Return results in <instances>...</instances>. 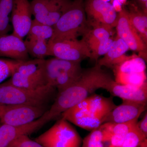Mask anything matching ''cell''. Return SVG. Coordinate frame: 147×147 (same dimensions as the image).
Returning <instances> with one entry per match:
<instances>
[{
    "instance_id": "277c9868",
    "label": "cell",
    "mask_w": 147,
    "mask_h": 147,
    "mask_svg": "<svg viewBox=\"0 0 147 147\" xmlns=\"http://www.w3.org/2000/svg\"><path fill=\"white\" fill-rule=\"evenodd\" d=\"M56 90L48 84L37 89H26L7 81L0 84V105H46L56 97Z\"/></svg>"
},
{
    "instance_id": "4316f807",
    "label": "cell",
    "mask_w": 147,
    "mask_h": 147,
    "mask_svg": "<svg viewBox=\"0 0 147 147\" xmlns=\"http://www.w3.org/2000/svg\"><path fill=\"white\" fill-rule=\"evenodd\" d=\"M53 34V27L33 20L28 36L29 37L48 41Z\"/></svg>"
},
{
    "instance_id": "484cf974",
    "label": "cell",
    "mask_w": 147,
    "mask_h": 147,
    "mask_svg": "<svg viewBox=\"0 0 147 147\" xmlns=\"http://www.w3.org/2000/svg\"><path fill=\"white\" fill-rule=\"evenodd\" d=\"M13 0H0V36L11 30L9 22Z\"/></svg>"
},
{
    "instance_id": "d4e9b609",
    "label": "cell",
    "mask_w": 147,
    "mask_h": 147,
    "mask_svg": "<svg viewBox=\"0 0 147 147\" xmlns=\"http://www.w3.org/2000/svg\"><path fill=\"white\" fill-rule=\"evenodd\" d=\"M115 81L117 84L125 86L139 87L146 83V72L140 73H115Z\"/></svg>"
},
{
    "instance_id": "3957f363",
    "label": "cell",
    "mask_w": 147,
    "mask_h": 147,
    "mask_svg": "<svg viewBox=\"0 0 147 147\" xmlns=\"http://www.w3.org/2000/svg\"><path fill=\"white\" fill-rule=\"evenodd\" d=\"M53 34L49 41L76 39L89 30L84 9V0H74L53 26Z\"/></svg>"
},
{
    "instance_id": "5bb4252c",
    "label": "cell",
    "mask_w": 147,
    "mask_h": 147,
    "mask_svg": "<svg viewBox=\"0 0 147 147\" xmlns=\"http://www.w3.org/2000/svg\"><path fill=\"white\" fill-rule=\"evenodd\" d=\"M29 55L22 38L13 33L0 36V57L24 61L28 60Z\"/></svg>"
},
{
    "instance_id": "f546056e",
    "label": "cell",
    "mask_w": 147,
    "mask_h": 147,
    "mask_svg": "<svg viewBox=\"0 0 147 147\" xmlns=\"http://www.w3.org/2000/svg\"><path fill=\"white\" fill-rule=\"evenodd\" d=\"M20 61L0 58V84L11 76Z\"/></svg>"
},
{
    "instance_id": "8d00e7d4",
    "label": "cell",
    "mask_w": 147,
    "mask_h": 147,
    "mask_svg": "<svg viewBox=\"0 0 147 147\" xmlns=\"http://www.w3.org/2000/svg\"><path fill=\"white\" fill-rule=\"evenodd\" d=\"M2 108V105H0V110H1V108Z\"/></svg>"
},
{
    "instance_id": "ba28073f",
    "label": "cell",
    "mask_w": 147,
    "mask_h": 147,
    "mask_svg": "<svg viewBox=\"0 0 147 147\" xmlns=\"http://www.w3.org/2000/svg\"><path fill=\"white\" fill-rule=\"evenodd\" d=\"M71 0H32L30 2L34 20L53 27L70 5Z\"/></svg>"
},
{
    "instance_id": "4dcf8cb0",
    "label": "cell",
    "mask_w": 147,
    "mask_h": 147,
    "mask_svg": "<svg viewBox=\"0 0 147 147\" xmlns=\"http://www.w3.org/2000/svg\"><path fill=\"white\" fill-rule=\"evenodd\" d=\"M113 40L114 39L110 37L92 48L90 50L91 53V59L97 61L100 56L105 55L110 49Z\"/></svg>"
},
{
    "instance_id": "1f68e13d",
    "label": "cell",
    "mask_w": 147,
    "mask_h": 147,
    "mask_svg": "<svg viewBox=\"0 0 147 147\" xmlns=\"http://www.w3.org/2000/svg\"><path fill=\"white\" fill-rule=\"evenodd\" d=\"M8 147H44L36 141L29 138L28 135H23L14 140Z\"/></svg>"
},
{
    "instance_id": "603a6c76",
    "label": "cell",
    "mask_w": 147,
    "mask_h": 147,
    "mask_svg": "<svg viewBox=\"0 0 147 147\" xmlns=\"http://www.w3.org/2000/svg\"><path fill=\"white\" fill-rule=\"evenodd\" d=\"M131 24L144 42L147 43V16L146 12L140 10H131L128 12Z\"/></svg>"
},
{
    "instance_id": "83f0119b",
    "label": "cell",
    "mask_w": 147,
    "mask_h": 147,
    "mask_svg": "<svg viewBox=\"0 0 147 147\" xmlns=\"http://www.w3.org/2000/svg\"><path fill=\"white\" fill-rule=\"evenodd\" d=\"M146 139H147V137L139 129L137 123L125 136L124 140L122 147L139 146Z\"/></svg>"
},
{
    "instance_id": "e575fe53",
    "label": "cell",
    "mask_w": 147,
    "mask_h": 147,
    "mask_svg": "<svg viewBox=\"0 0 147 147\" xmlns=\"http://www.w3.org/2000/svg\"><path fill=\"white\" fill-rule=\"evenodd\" d=\"M140 2L142 3L143 6H144V7L145 8V10L147 11V0H139Z\"/></svg>"
},
{
    "instance_id": "ac0fdd59",
    "label": "cell",
    "mask_w": 147,
    "mask_h": 147,
    "mask_svg": "<svg viewBox=\"0 0 147 147\" xmlns=\"http://www.w3.org/2000/svg\"><path fill=\"white\" fill-rule=\"evenodd\" d=\"M45 61L46 60L44 59L20 61L14 71L47 84L45 74Z\"/></svg>"
},
{
    "instance_id": "52a82bcc",
    "label": "cell",
    "mask_w": 147,
    "mask_h": 147,
    "mask_svg": "<svg viewBox=\"0 0 147 147\" xmlns=\"http://www.w3.org/2000/svg\"><path fill=\"white\" fill-rule=\"evenodd\" d=\"M47 109V105H4L0 121L9 125H24L42 117Z\"/></svg>"
},
{
    "instance_id": "8fae6325",
    "label": "cell",
    "mask_w": 147,
    "mask_h": 147,
    "mask_svg": "<svg viewBox=\"0 0 147 147\" xmlns=\"http://www.w3.org/2000/svg\"><path fill=\"white\" fill-rule=\"evenodd\" d=\"M49 122L45 113L39 119L24 125L13 126L1 124L0 125V147H8L18 137L32 134Z\"/></svg>"
},
{
    "instance_id": "cb8c5ba5",
    "label": "cell",
    "mask_w": 147,
    "mask_h": 147,
    "mask_svg": "<svg viewBox=\"0 0 147 147\" xmlns=\"http://www.w3.org/2000/svg\"><path fill=\"white\" fill-rule=\"evenodd\" d=\"M8 82L15 86L28 90H36L47 85L45 82L28 77L14 71Z\"/></svg>"
},
{
    "instance_id": "7a4b0ae2",
    "label": "cell",
    "mask_w": 147,
    "mask_h": 147,
    "mask_svg": "<svg viewBox=\"0 0 147 147\" xmlns=\"http://www.w3.org/2000/svg\"><path fill=\"white\" fill-rule=\"evenodd\" d=\"M116 106L110 98L96 95L64 112L62 118L79 127L92 130L104 123L105 118Z\"/></svg>"
},
{
    "instance_id": "6da1fadb",
    "label": "cell",
    "mask_w": 147,
    "mask_h": 147,
    "mask_svg": "<svg viewBox=\"0 0 147 147\" xmlns=\"http://www.w3.org/2000/svg\"><path fill=\"white\" fill-rule=\"evenodd\" d=\"M101 67L96 63L93 67L83 69L74 84L58 93L54 103L45 113L49 121L86 99L96 90L102 88L108 90L115 80Z\"/></svg>"
},
{
    "instance_id": "d6986e66",
    "label": "cell",
    "mask_w": 147,
    "mask_h": 147,
    "mask_svg": "<svg viewBox=\"0 0 147 147\" xmlns=\"http://www.w3.org/2000/svg\"><path fill=\"white\" fill-rule=\"evenodd\" d=\"M138 119L122 123H105L100 126L102 129V142H108V139L112 135L125 136L129 131L137 124Z\"/></svg>"
},
{
    "instance_id": "d6a6232c",
    "label": "cell",
    "mask_w": 147,
    "mask_h": 147,
    "mask_svg": "<svg viewBox=\"0 0 147 147\" xmlns=\"http://www.w3.org/2000/svg\"><path fill=\"white\" fill-rule=\"evenodd\" d=\"M125 136L121 135H112L108 139L109 147H122L124 140Z\"/></svg>"
},
{
    "instance_id": "d590c367",
    "label": "cell",
    "mask_w": 147,
    "mask_h": 147,
    "mask_svg": "<svg viewBox=\"0 0 147 147\" xmlns=\"http://www.w3.org/2000/svg\"><path fill=\"white\" fill-rule=\"evenodd\" d=\"M139 147H147V140L146 139V140L143 142V143L140 145L139 146Z\"/></svg>"
},
{
    "instance_id": "2e32d148",
    "label": "cell",
    "mask_w": 147,
    "mask_h": 147,
    "mask_svg": "<svg viewBox=\"0 0 147 147\" xmlns=\"http://www.w3.org/2000/svg\"><path fill=\"white\" fill-rule=\"evenodd\" d=\"M129 48L123 40L117 36L114 39L112 45L104 57L97 61V63L102 67L114 69L124 61L130 59L131 56L125 55Z\"/></svg>"
},
{
    "instance_id": "e0dca14e",
    "label": "cell",
    "mask_w": 147,
    "mask_h": 147,
    "mask_svg": "<svg viewBox=\"0 0 147 147\" xmlns=\"http://www.w3.org/2000/svg\"><path fill=\"white\" fill-rule=\"evenodd\" d=\"M108 91L113 96L120 98L123 100L147 103V82L141 87H136L120 85L114 81Z\"/></svg>"
},
{
    "instance_id": "44dd1931",
    "label": "cell",
    "mask_w": 147,
    "mask_h": 147,
    "mask_svg": "<svg viewBox=\"0 0 147 147\" xmlns=\"http://www.w3.org/2000/svg\"><path fill=\"white\" fill-rule=\"evenodd\" d=\"M28 53L36 59H44L50 56L48 41L28 37L24 41Z\"/></svg>"
},
{
    "instance_id": "30bf717a",
    "label": "cell",
    "mask_w": 147,
    "mask_h": 147,
    "mask_svg": "<svg viewBox=\"0 0 147 147\" xmlns=\"http://www.w3.org/2000/svg\"><path fill=\"white\" fill-rule=\"evenodd\" d=\"M116 27L117 36L126 43L129 49L139 52L141 57L146 59L147 45L131 24L128 11L123 9L119 12Z\"/></svg>"
},
{
    "instance_id": "8992f818",
    "label": "cell",
    "mask_w": 147,
    "mask_h": 147,
    "mask_svg": "<svg viewBox=\"0 0 147 147\" xmlns=\"http://www.w3.org/2000/svg\"><path fill=\"white\" fill-rule=\"evenodd\" d=\"M84 7L89 26L111 30L116 27L118 14L110 3L104 0H84Z\"/></svg>"
},
{
    "instance_id": "9c48e42d",
    "label": "cell",
    "mask_w": 147,
    "mask_h": 147,
    "mask_svg": "<svg viewBox=\"0 0 147 147\" xmlns=\"http://www.w3.org/2000/svg\"><path fill=\"white\" fill-rule=\"evenodd\" d=\"M50 56L65 60L81 62L86 58H91L88 46L83 40H65L48 41Z\"/></svg>"
},
{
    "instance_id": "74e56055",
    "label": "cell",
    "mask_w": 147,
    "mask_h": 147,
    "mask_svg": "<svg viewBox=\"0 0 147 147\" xmlns=\"http://www.w3.org/2000/svg\"><path fill=\"white\" fill-rule=\"evenodd\" d=\"M1 121H0V125H1Z\"/></svg>"
},
{
    "instance_id": "9a60e30c",
    "label": "cell",
    "mask_w": 147,
    "mask_h": 147,
    "mask_svg": "<svg viewBox=\"0 0 147 147\" xmlns=\"http://www.w3.org/2000/svg\"><path fill=\"white\" fill-rule=\"evenodd\" d=\"M81 62L65 60L57 58L46 60L45 74L47 84L54 87L57 77L63 72H81L83 69L81 67Z\"/></svg>"
},
{
    "instance_id": "836d02e7",
    "label": "cell",
    "mask_w": 147,
    "mask_h": 147,
    "mask_svg": "<svg viewBox=\"0 0 147 147\" xmlns=\"http://www.w3.org/2000/svg\"><path fill=\"white\" fill-rule=\"evenodd\" d=\"M137 125L141 131L147 137V114L146 113L143 118L139 122L137 123Z\"/></svg>"
},
{
    "instance_id": "4fadbf2b",
    "label": "cell",
    "mask_w": 147,
    "mask_h": 147,
    "mask_svg": "<svg viewBox=\"0 0 147 147\" xmlns=\"http://www.w3.org/2000/svg\"><path fill=\"white\" fill-rule=\"evenodd\" d=\"M147 103L123 100L121 104L116 106L108 114L104 123H122L138 119L145 111Z\"/></svg>"
},
{
    "instance_id": "ffe728a7",
    "label": "cell",
    "mask_w": 147,
    "mask_h": 147,
    "mask_svg": "<svg viewBox=\"0 0 147 147\" xmlns=\"http://www.w3.org/2000/svg\"><path fill=\"white\" fill-rule=\"evenodd\" d=\"M112 32L113 30L105 27H94L89 29L84 35L82 40L86 43L90 50L95 45L111 37Z\"/></svg>"
},
{
    "instance_id": "5b68a950",
    "label": "cell",
    "mask_w": 147,
    "mask_h": 147,
    "mask_svg": "<svg viewBox=\"0 0 147 147\" xmlns=\"http://www.w3.org/2000/svg\"><path fill=\"white\" fill-rule=\"evenodd\" d=\"M35 141L44 147H81L82 143L76 129L63 118Z\"/></svg>"
},
{
    "instance_id": "7c38bea8",
    "label": "cell",
    "mask_w": 147,
    "mask_h": 147,
    "mask_svg": "<svg viewBox=\"0 0 147 147\" xmlns=\"http://www.w3.org/2000/svg\"><path fill=\"white\" fill-rule=\"evenodd\" d=\"M30 2L28 0H13L11 19L13 34L23 39L28 35L33 20Z\"/></svg>"
},
{
    "instance_id": "7402d4cb",
    "label": "cell",
    "mask_w": 147,
    "mask_h": 147,
    "mask_svg": "<svg viewBox=\"0 0 147 147\" xmlns=\"http://www.w3.org/2000/svg\"><path fill=\"white\" fill-rule=\"evenodd\" d=\"M114 73H140L146 72L145 60L140 57L133 55L114 69Z\"/></svg>"
},
{
    "instance_id": "f1b7e54d",
    "label": "cell",
    "mask_w": 147,
    "mask_h": 147,
    "mask_svg": "<svg viewBox=\"0 0 147 147\" xmlns=\"http://www.w3.org/2000/svg\"><path fill=\"white\" fill-rule=\"evenodd\" d=\"M102 132L100 127L93 129L83 141L82 147H104Z\"/></svg>"
}]
</instances>
